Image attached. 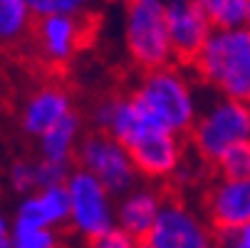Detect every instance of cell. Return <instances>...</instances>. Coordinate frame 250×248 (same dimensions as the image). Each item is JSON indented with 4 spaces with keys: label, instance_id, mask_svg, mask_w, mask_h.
Here are the masks:
<instances>
[{
    "label": "cell",
    "instance_id": "6da1fadb",
    "mask_svg": "<svg viewBox=\"0 0 250 248\" xmlns=\"http://www.w3.org/2000/svg\"><path fill=\"white\" fill-rule=\"evenodd\" d=\"M216 94L250 104V27H216L191 62Z\"/></svg>",
    "mask_w": 250,
    "mask_h": 248
},
{
    "label": "cell",
    "instance_id": "7a4b0ae2",
    "mask_svg": "<svg viewBox=\"0 0 250 248\" xmlns=\"http://www.w3.org/2000/svg\"><path fill=\"white\" fill-rule=\"evenodd\" d=\"M131 97L159 127L178 136L191 132L198 119L196 92L188 77L173 65L146 69Z\"/></svg>",
    "mask_w": 250,
    "mask_h": 248
},
{
    "label": "cell",
    "instance_id": "3957f363",
    "mask_svg": "<svg viewBox=\"0 0 250 248\" xmlns=\"http://www.w3.org/2000/svg\"><path fill=\"white\" fill-rule=\"evenodd\" d=\"M188 134L196 154L216 166L233 144L250 139V104L218 94L203 112H198Z\"/></svg>",
    "mask_w": 250,
    "mask_h": 248
},
{
    "label": "cell",
    "instance_id": "277c9868",
    "mask_svg": "<svg viewBox=\"0 0 250 248\" xmlns=\"http://www.w3.org/2000/svg\"><path fill=\"white\" fill-rule=\"evenodd\" d=\"M124 40L134 62L144 69H159L173 65V45L166 25L164 0L144 3V0H129L126 20H124Z\"/></svg>",
    "mask_w": 250,
    "mask_h": 248
},
{
    "label": "cell",
    "instance_id": "5b68a950",
    "mask_svg": "<svg viewBox=\"0 0 250 248\" xmlns=\"http://www.w3.org/2000/svg\"><path fill=\"white\" fill-rule=\"evenodd\" d=\"M77 164L94 174L97 179L109 189L112 196H126L134 184L139 169L129 154V149L106 132H92L87 134L77 147Z\"/></svg>",
    "mask_w": 250,
    "mask_h": 248
},
{
    "label": "cell",
    "instance_id": "8992f818",
    "mask_svg": "<svg viewBox=\"0 0 250 248\" xmlns=\"http://www.w3.org/2000/svg\"><path fill=\"white\" fill-rule=\"evenodd\" d=\"M67 189H69V199H72V219H69V224L82 238L87 241L99 238L102 233L117 226L112 194L94 174L77 166L69 174Z\"/></svg>",
    "mask_w": 250,
    "mask_h": 248
},
{
    "label": "cell",
    "instance_id": "52a82bcc",
    "mask_svg": "<svg viewBox=\"0 0 250 248\" xmlns=\"http://www.w3.org/2000/svg\"><path fill=\"white\" fill-rule=\"evenodd\" d=\"M154 248H218V233L178 199H164L161 214L146 238Z\"/></svg>",
    "mask_w": 250,
    "mask_h": 248
},
{
    "label": "cell",
    "instance_id": "ba28073f",
    "mask_svg": "<svg viewBox=\"0 0 250 248\" xmlns=\"http://www.w3.org/2000/svg\"><path fill=\"white\" fill-rule=\"evenodd\" d=\"M164 13L176 60L191 65L216 27L196 0H164Z\"/></svg>",
    "mask_w": 250,
    "mask_h": 248
},
{
    "label": "cell",
    "instance_id": "9c48e42d",
    "mask_svg": "<svg viewBox=\"0 0 250 248\" xmlns=\"http://www.w3.org/2000/svg\"><path fill=\"white\" fill-rule=\"evenodd\" d=\"M203 206L208 224L216 231L250 224V179H226V176H221L208 189Z\"/></svg>",
    "mask_w": 250,
    "mask_h": 248
},
{
    "label": "cell",
    "instance_id": "30bf717a",
    "mask_svg": "<svg viewBox=\"0 0 250 248\" xmlns=\"http://www.w3.org/2000/svg\"><path fill=\"white\" fill-rule=\"evenodd\" d=\"M129 154L139 169V174L149 179H166L176 174L184 161V144L178 134L168 129H154L144 139L129 147Z\"/></svg>",
    "mask_w": 250,
    "mask_h": 248
},
{
    "label": "cell",
    "instance_id": "8fae6325",
    "mask_svg": "<svg viewBox=\"0 0 250 248\" xmlns=\"http://www.w3.org/2000/svg\"><path fill=\"white\" fill-rule=\"evenodd\" d=\"M35 40H38L40 55L47 62L64 65L72 60L84 40L82 15H47L38 18L35 25Z\"/></svg>",
    "mask_w": 250,
    "mask_h": 248
},
{
    "label": "cell",
    "instance_id": "7c38bea8",
    "mask_svg": "<svg viewBox=\"0 0 250 248\" xmlns=\"http://www.w3.org/2000/svg\"><path fill=\"white\" fill-rule=\"evenodd\" d=\"M72 110V97L60 85H45L35 90L20 112V129L30 136H42L47 129H52L60 119H64Z\"/></svg>",
    "mask_w": 250,
    "mask_h": 248
},
{
    "label": "cell",
    "instance_id": "4fadbf2b",
    "mask_svg": "<svg viewBox=\"0 0 250 248\" xmlns=\"http://www.w3.org/2000/svg\"><path fill=\"white\" fill-rule=\"evenodd\" d=\"M161 206L164 199L156 189H131L126 196H122V203L117 208V224L124 231H129L136 241H146L161 214Z\"/></svg>",
    "mask_w": 250,
    "mask_h": 248
},
{
    "label": "cell",
    "instance_id": "5bb4252c",
    "mask_svg": "<svg viewBox=\"0 0 250 248\" xmlns=\"http://www.w3.org/2000/svg\"><path fill=\"white\" fill-rule=\"evenodd\" d=\"M80 132H82V119L77 112H69L64 119H60L52 129H47L40 139V159H50V161H64L72 164V159L77 157V147H80Z\"/></svg>",
    "mask_w": 250,
    "mask_h": 248
},
{
    "label": "cell",
    "instance_id": "9a60e30c",
    "mask_svg": "<svg viewBox=\"0 0 250 248\" xmlns=\"http://www.w3.org/2000/svg\"><path fill=\"white\" fill-rule=\"evenodd\" d=\"M38 20L27 0H0V45L20 43Z\"/></svg>",
    "mask_w": 250,
    "mask_h": 248
},
{
    "label": "cell",
    "instance_id": "2e32d148",
    "mask_svg": "<svg viewBox=\"0 0 250 248\" xmlns=\"http://www.w3.org/2000/svg\"><path fill=\"white\" fill-rule=\"evenodd\" d=\"M213 27H243L248 23V0H196Z\"/></svg>",
    "mask_w": 250,
    "mask_h": 248
},
{
    "label": "cell",
    "instance_id": "e0dca14e",
    "mask_svg": "<svg viewBox=\"0 0 250 248\" xmlns=\"http://www.w3.org/2000/svg\"><path fill=\"white\" fill-rule=\"evenodd\" d=\"M40 201H42V208L47 214V221L50 226H62V224H69L72 219V199H69V189L67 184H60V186H50V189H40L38 191Z\"/></svg>",
    "mask_w": 250,
    "mask_h": 248
},
{
    "label": "cell",
    "instance_id": "ac0fdd59",
    "mask_svg": "<svg viewBox=\"0 0 250 248\" xmlns=\"http://www.w3.org/2000/svg\"><path fill=\"white\" fill-rule=\"evenodd\" d=\"M216 171L226 179H250V139L233 144L216 161Z\"/></svg>",
    "mask_w": 250,
    "mask_h": 248
},
{
    "label": "cell",
    "instance_id": "d6986e66",
    "mask_svg": "<svg viewBox=\"0 0 250 248\" xmlns=\"http://www.w3.org/2000/svg\"><path fill=\"white\" fill-rule=\"evenodd\" d=\"M35 18H47V15H82L92 0H27Z\"/></svg>",
    "mask_w": 250,
    "mask_h": 248
},
{
    "label": "cell",
    "instance_id": "ffe728a7",
    "mask_svg": "<svg viewBox=\"0 0 250 248\" xmlns=\"http://www.w3.org/2000/svg\"><path fill=\"white\" fill-rule=\"evenodd\" d=\"M13 248H57L55 228H13L10 231Z\"/></svg>",
    "mask_w": 250,
    "mask_h": 248
},
{
    "label": "cell",
    "instance_id": "44dd1931",
    "mask_svg": "<svg viewBox=\"0 0 250 248\" xmlns=\"http://www.w3.org/2000/svg\"><path fill=\"white\" fill-rule=\"evenodd\" d=\"M8 181L13 186L15 194L20 196H30L38 191V174H35V161H25V159H18L10 164L8 169Z\"/></svg>",
    "mask_w": 250,
    "mask_h": 248
},
{
    "label": "cell",
    "instance_id": "7402d4cb",
    "mask_svg": "<svg viewBox=\"0 0 250 248\" xmlns=\"http://www.w3.org/2000/svg\"><path fill=\"white\" fill-rule=\"evenodd\" d=\"M72 171H75L72 164L38 159V161H35V174H38V191H40V189H50V186L67 184V179H69V174H72Z\"/></svg>",
    "mask_w": 250,
    "mask_h": 248
},
{
    "label": "cell",
    "instance_id": "603a6c76",
    "mask_svg": "<svg viewBox=\"0 0 250 248\" xmlns=\"http://www.w3.org/2000/svg\"><path fill=\"white\" fill-rule=\"evenodd\" d=\"M136 243L139 241L129 231H124L122 226H114L112 231L102 233L99 238L87 241V248H136Z\"/></svg>",
    "mask_w": 250,
    "mask_h": 248
},
{
    "label": "cell",
    "instance_id": "cb8c5ba5",
    "mask_svg": "<svg viewBox=\"0 0 250 248\" xmlns=\"http://www.w3.org/2000/svg\"><path fill=\"white\" fill-rule=\"evenodd\" d=\"M216 233H218V248H250V224Z\"/></svg>",
    "mask_w": 250,
    "mask_h": 248
},
{
    "label": "cell",
    "instance_id": "d4e9b609",
    "mask_svg": "<svg viewBox=\"0 0 250 248\" xmlns=\"http://www.w3.org/2000/svg\"><path fill=\"white\" fill-rule=\"evenodd\" d=\"M0 248H13V243H10V236H3V238H0Z\"/></svg>",
    "mask_w": 250,
    "mask_h": 248
},
{
    "label": "cell",
    "instance_id": "484cf974",
    "mask_svg": "<svg viewBox=\"0 0 250 248\" xmlns=\"http://www.w3.org/2000/svg\"><path fill=\"white\" fill-rule=\"evenodd\" d=\"M136 248H154V246H151L149 241H139V243H136Z\"/></svg>",
    "mask_w": 250,
    "mask_h": 248
},
{
    "label": "cell",
    "instance_id": "4316f807",
    "mask_svg": "<svg viewBox=\"0 0 250 248\" xmlns=\"http://www.w3.org/2000/svg\"><path fill=\"white\" fill-rule=\"evenodd\" d=\"M248 27H250V0H248V23H245Z\"/></svg>",
    "mask_w": 250,
    "mask_h": 248
},
{
    "label": "cell",
    "instance_id": "83f0119b",
    "mask_svg": "<svg viewBox=\"0 0 250 248\" xmlns=\"http://www.w3.org/2000/svg\"><path fill=\"white\" fill-rule=\"evenodd\" d=\"M144 3H159V0H144Z\"/></svg>",
    "mask_w": 250,
    "mask_h": 248
}]
</instances>
